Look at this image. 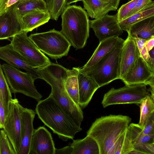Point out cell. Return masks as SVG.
Segmentation results:
<instances>
[{"label": "cell", "mask_w": 154, "mask_h": 154, "mask_svg": "<svg viewBox=\"0 0 154 154\" xmlns=\"http://www.w3.org/2000/svg\"><path fill=\"white\" fill-rule=\"evenodd\" d=\"M126 32L133 38L148 40L154 38V16L131 25Z\"/></svg>", "instance_id": "ffe728a7"}, {"label": "cell", "mask_w": 154, "mask_h": 154, "mask_svg": "<svg viewBox=\"0 0 154 154\" xmlns=\"http://www.w3.org/2000/svg\"><path fill=\"white\" fill-rule=\"evenodd\" d=\"M101 0L104 1V2H112L113 3H113H114V0Z\"/></svg>", "instance_id": "f6af8a7d"}, {"label": "cell", "mask_w": 154, "mask_h": 154, "mask_svg": "<svg viewBox=\"0 0 154 154\" xmlns=\"http://www.w3.org/2000/svg\"><path fill=\"white\" fill-rule=\"evenodd\" d=\"M133 39H134L135 41L137 46L140 51L144 46L147 40L138 38Z\"/></svg>", "instance_id": "f35d334b"}, {"label": "cell", "mask_w": 154, "mask_h": 154, "mask_svg": "<svg viewBox=\"0 0 154 154\" xmlns=\"http://www.w3.org/2000/svg\"><path fill=\"white\" fill-rule=\"evenodd\" d=\"M20 104L17 98L12 99L9 102L3 128L16 154H19L21 145Z\"/></svg>", "instance_id": "30bf717a"}, {"label": "cell", "mask_w": 154, "mask_h": 154, "mask_svg": "<svg viewBox=\"0 0 154 154\" xmlns=\"http://www.w3.org/2000/svg\"><path fill=\"white\" fill-rule=\"evenodd\" d=\"M82 0H66V2L67 6L69 5L70 4L79 1H82Z\"/></svg>", "instance_id": "7bdbcfd3"}, {"label": "cell", "mask_w": 154, "mask_h": 154, "mask_svg": "<svg viewBox=\"0 0 154 154\" xmlns=\"http://www.w3.org/2000/svg\"><path fill=\"white\" fill-rule=\"evenodd\" d=\"M22 0H19V1H22Z\"/></svg>", "instance_id": "bcb514c9"}, {"label": "cell", "mask_w": 154, "mask_h": 154, "mask_svg": "<svg viewBox=\"0 0 154 154\" xmlns=\"http://www.w3.org/2000/svg\"><path fill=\"white\" fill-rule=\"evenodd\" d=\"M125 40L120 38L113 49L94 65L79 71L94 79L99 87L120 79L121 52Z\"/></svg>", "instance_id": "5b68a950"}, {"label": "cell", "mask_w": 154, "mask_h": 154, "mask_svg": "<svg viewBox=\"0 0 154 154\" xmlns=\"http://www.w3.org/2000/svg\"><path fill=\"white\" fill-rule=\"evenodd\" d=\"M130 140L133 148L140 145L154 143V134L146 135L138 124L131 123L128 128Z\"/></svg>", "instance_id": "d4e9b609"}, {"label": "cell", "mask_w": 154, "mask_h": 154, "mask_svg": "<svg viewBox=\"0 0 154 154\" xmlns=\"http://www.w3.org/2000/svg\"><path fill=\"white\" fill-rule=\"evenodd\" d=\"M154 38L147 40L145 46L147 51H149L154 48Z\"/></svg>", "instance_id": "ab89813d"}, {"label": "cell", "mask_w": 154, "mask_h": 154, "mask_svg": "<svg viewBox=\"0 0 154 154\" xmlns=\"http://www.w3.org/2000/svg\"><path fill=\"white\" fill-rule=\"evenodd\" d=\"M78 81L79 105L82 109H84L88 106L94 93L100 87L94 79L79 71Z\"/></svg>", "instance_id": "ac0fdd59"}, {"label": "cell", "mask_w": 154, "mask_h": 154, "mask_svg": "<svg viewBox=\"0 0 154 154\" xmlns=\"http://www.w3.org/2000/svg\"><path fill=\"white\" fill-rule=\"evenodd\" d=\"M37 70L41 79L51 86L50 94L75 124L81 127L84 118L83 112L79 105L69 96L64 86L68 69L60 64L51 63L42 68H37Z\"/></svg>", "instance_id": "6da1fadb"}, {"label": "cell", "mask_w": 154, "mask_h": 154, "mask_svg": "<svg viewBox=\"0 0 154 154\" xmlns=\"http://www.w3.org/2000/svg\"><path fill=\"white\" fill-rule=\"evenodd\" d=\"M61 17L60 31L76 50L84 48L89 37V20L87 12L80 6L69 5Z\"/></svg>", "instance_id": "277c9868"}, {"label": "cell", "mask_w": 154, "mask_h": 154, "mask_svg": "<svg viewBox=\"0 0 154 154\" xmlns=\"http://www.w3.org/2000/svg\"><path fill=\"white\" fill-rule=\"evenodd\" d=\"M131 119L122 115H110L97 118L87 132L98 145L100 154H112L115 143L127 129Z\"/></svg>", "instance_id": "3957f363"}, {"label": "cell", "mask_w": 154, "mask_h": 154, "mask_svg": "<svg viewBox=\"0 0 154 154\" xmlns=\"http://www.w3.org/2000/svg\"><path fill=\"white\" fill-rule=\"evenodd\" d=\"M47 9L51 19L57 21L67 6L66 0H46Z\"/></svg>", "instance_id": "4dcf8cb0"}, {"label": "cell", "mask_w": 154, "mask_h": 154, "mask_svg": "<svg viewBox=\"0 0 154 154\" xmlns=\"http://www.w3.org/2000/svg\"><path fill=\"white\" fill-rule=\"evenodd\" d=\"M56 148L51 133L44 126L34 129L29 154H55Z\"/></svg>", "instance_id": "4fadbf2b"}, {"label": "cell", "mask_w": 154, "mask_h": 154, "mask_svg": "<svg viewBox=\"0 0 154 154\" xmlns=\"http://www.w3.org/2000/svg\"><path fill=\"white\" fill-rule=\"evenodd\" d=\"M142 128L143 131L145 134H154V113L149 118Z\"/></svg>", "instance_id": "836d02e7"}, {"label": "cell", "mask_w": 154, "mask_h": 154, "mask_svg": "<svg viewBox=\"0 0 154 154\" xmlns=\"http://www.w3.org/2000/svg\"><path fill=\"white\" fill-rule=\"evenodd\" d=\"M27 32L23 30L13 37L11 43L14 49L34 68H42L51 63L27 36Z\"/></svg>", "instance_id": "9c48e42d"}, {"label": "cell", "mask_w": 154, "mask_h": 154, "mask_svg": "<svg viewBox=\"0 0 154 154\" xmlns=\"http://www.w3.org/2000/svg\"><path fill=\"white\" fill-rule=\"evenodd\" d=\"M29 37L40 51L53 59L67 56L71 46L61 32L54 29L32 34Z\"/></svg>", "instance_id": "8992f818"}, {"label": "cell", "mask_w": 154, "mask_h": 154, "mask_svg": "<svg viewBox=\"0 0 154 154\" xmlns=\"http://www.w3.org/2000/svg\"><path fill=\"white\" fill-rule=\"evenodd\" d=\"M149 57L147 63L154 69V48H153L148 51Z\"/></svg>", "instance_id": "74e56055"}, {"label": "cell", "mask_w": 154, "mask_h": 154, "mask_svg": "<svg viewBox=\"0 0 154 154\" xmlns=\"http://www.w3.org/2000/svg\"><path fill=\"white\" fill-rule=\"evenodd\" d=\"M132 150L133 147L127 129L115 143L112 154H129Z\"/></svg>", "instance_id": "f546056e"}, {"label": "cell", "mask_w": 154, "mask_h": 154, "mask_svg": "<svg viewBox=\"0 0 154 154\" xmlns=\"http://www.w3.org/2000/svg\"><path fill=\"white\" fill-rule=\"evenodd\" d=\"M79 67L68 69L64 81V86L68 94L74 102L79 105V95L78 75Z\"/></svg>", "instance_id": "484cf974"}, {"label": "cell", "mask_w": 154, "mask_h": 154, "mask_svg": "<svg viewBox=\"0 0 154 154\" xmlns=\"http://www.w3.org/2000/svg\"><path fill=\"white\" fill-rule=\"evenodd\" d=\"M8 0H0V14L5 11Z\"/></svg>", "instance_id": "60d3db41"}, {"label": "cell", "mask_w": 154, "mask_h": 154, "mask_svg": "<svg viewBox=\"0 0 154 154\" xmlns=\"http://www.w3.org/2000/svg\"><path fill=\"white\" fill-rule=\"evenodd\" d=\"M120 0H114L113 6L117 10L119 5Z\"/></svg>", "instance_id": "ee69618b"}, {"label": "cell", "mask_w": 154, "mask_h": 154, "mask_svg": "<svg viewBox=\"0 0 154 154\" xmlns=\"http://www.w3.org/2000/svg\"><path fill=\"white\" fill-rule=\"evenodd\" d=\"M90 28H92L99 42L114 37H119L123 33L116 14H107L102 17L89 20Z\"/></svg>", "instance_id": "7c38bea8"}, {"label": "cell", "mask_w": 154, "mask_h": 154, "mask_svg": "<svg viewBox=\"0 0 154 154\" xmlns=\"http://www.w3.org/2000/svg\"><path fill=\"white\" fill-rule=\"evenodd\" d=\"M6 115L0 96V128L3 129Z\"/></svg>", "instance_id": "d590c367"}, {"label": "cell", "mask_w": 154, "mask_h": 154, "mask_svg": "<svg viewBox=\"0 0 154 154\" xmlns=\"http://www.w3.org/2000/svg\"><path fill=\"white\" fill-rule=\"evenodd\" d=\"M120 38L114 37L100 42L91 57L82 68H88L96 64L113 49Z\"/></svg>", "instance_id": "7402d4cb"}, {"label": "cell", "mask_w": 154, "mask_h": 154, "mask_svg": "<svg viewBox=\"0 0 154 154\" xmlns=\"http://www.w3.org/2000/svg\"><path fill=\"white\" fill-rule=\"evenodd\" d=\"M70 146L72 148L71 154H100L97 142L89 135L83 139L73 140Z\"/></svg>", "instance_id": "603a6c76"}, {"label": "cell", "mask_w": 154, "mask_h": 154, "mask_svg": "<svg viewBox=\"0 0 154 154\" xmlns=\"http://www.w3.org/2000/svg\"><path fill=\"white\" fill-rule=\"evenodd\" d=\"M138 0H131L123 5L118 10L116 16L119 22L127 18L129 12L135 7Z\"/></svg>", "instance_id": "d6a6232c"}, {"label": "cell", "mask_w": 154, "mask_h": 154, "mask_svg": "<svg viewBox=\"0 0 154 154\" xmlns=\"http://www.w3.org/2000/svg\"><path fill=\"white\" fill-rule=\"evenodd\" d=\"M23 31L21 18L13 6L0 14V40L13 38Z\"/></svg>", "instance_id": "9a60e30c"}, {"label": "cell", "mask_w": 154, "mask_h": 154, "mask_svg": "<svg viewBox=\"0 0 154 154\" xmlns=\"http://www.w3.org/2000/svg\"><path fill=\"white\" fill-rule=\"evenodd\" d=\"M154 99L150 94L147 95L140 104V116L139 123L143 127L149 118L154 113Z\"/></svg>", "instance_id": "f1b7e54d"}, {"label": "cell", "mask_w": 154, "mask_h": 154, "mask_svg": "<svg viewBox=\"0 0 154 154\" xmlns=\"http://www.w3.org/2000/svg\"><path fill=\"white\" fill-rule=\"evenodd\" d=\"M154 16V1H152L146 6L135 14L119 22L123 31H127L132 25Z\"/></svg>", "instance_id": "cb8c5ba5"}, {"label": "cell", "mask_w": 154, "mask_h": 154, "mask_svg": "<svg viewBox=\"0 0 154 154\" xmlns=\"http://www.w3.org/2000/svg\"><path fill=\"white\" fill-rule=\"evenodd\" d=\"M2 67L11 93H21L38 101L41 100L42 96L37 90L35 80L31 75L8 64H3Z\"/></svg>", "instance_id": "52a82bcc"}, {"label": "cell", "mask_w": 154, "mask_h": 154, "mask_svg": "<svg viewBox=\"0 0 154 154\" xmlns=\"http://www.w3.org/2000/svg\"><path fill=\"white\" fill-rule=\"evenodd\" d=\"M21 145L19 154H29L31 140L34 129L33 122L35 112L20 105Z\"/></svg>", "instance_id": "5bb4252c"}, {"label": "cell", "mask_w": 154, "mask_h": 154, "mask_svg": "<svg viewBox=\"0 0 154 154\" xmlns=\"http://www.w3.org/2000/svg\"><path fill=\"white\" fill-rule=\"evenodd\" d=\"M50 19L51 15L47 9L34 10L21 18L23 30L28 32L48 22Z\"/></svg>", "instance_id": "d6986e66"}, {"label": "cell", "mask_w": 154, "mask_h": 154, "mask_svg": "<svg viewBox=\"0 0 154 154\" xmlns=\"http://www.w3.org/2000/svg\"><path fill=\"white\" fill-rule=\"evenodd\" d=\"M72 148L70 145L61 149L56 148L55 154H71Z\"/></svg>", "instance_id": "8d00e7d4"}, {"label": "cell", "mask_w": 154, "mask_h": 154, "mask_svg": "<svg viewBox=\"0 0 154 154\" xmlns=\"http://www.w3.org/2000/svg\"><path fill=\"white\" fill-rule=\"evenodd\" d=\"M0 96L6 116L9 102L12 99L11 92L3 73L0 63Z\"/></svg>", "instance_id": "83f0119b"}, {"label": "cell", "mask_w": 154, "mask_h": 154, "mask_svg": "<svg viewBox=\"0 0 154 154\" xmlns=\"http://www.w3.org/2000/svg\"><path fill=\"white\" fill-rule=\"evenodd\" d=\"M152 1V0H138L134 8L129 13L127 18L143 8Z\"/></svg>", "instance_id": "e575fe53"}, {"label": "cell", "mask_w": 154, "mask_h": 154, "mask_svg": "<svg viewBox=\"0 0 154 154\" xmlns=\"http://www.w3.org/2000/svg\"><path fill=\"white\" fill-rule=\"evenodd\" d=\"M121 80L126 85L144 84L153 89L154 69L140 56L134 66Z\"/></svg>", "instance_id": "8fae6325"}, {"label": "cell", "mask_w": 154, "mask_h": 154, "mask_svg": "<svg viewBox=\"0 0 154 154\" xmlns=\"http://www.w3.org/2000/svg\"><path fill=\"white\" fill-rule=\"evenodd\" d=\"M17 14L21 18L25 14L37 9H47L44 0L19 1L13 5Z\"/></svg>", "instance_id": "4316f807"}, {"label": "cell", "mask_w": 154, "mask_h": 154, "mask_svg": "<svg viewBox=\"0 0 154 154\" xmlns=\"http://www.w3.org/2000/svg\"><path fill=\"white\" fill-rule=\"evenodd\" d=\"M149 94L144 84L125 85L118 89L111 88L104 94L102 104L104 108L114 104H140Z\"/></svg>", "instance_id": "ba28073f"}, {"label": "cell", "mask_w": 154, "mask_h": 154, "mask_svg": "<svg viewBox=\"0 0 154 154\" xmlns=\"http://www.w3.org/2000/svg\"><path fill=\"white\" fill-rule=\"evenodd\" d=\"M19 0H8L5 10L12 7Z\"/></svg>", "instance_id": "b9f144b4"}, {"label": "cell", "mask_w": 154, "mask_h": 154, "mask_svg": "<svg viewBox=\"0 0 154 154\" xmlns=\"http://www.w3.org/2000/svg\"><path fill=\"white\" fill-rule=\"evenodd\" d=\"M84 9L89 16L97 19L107 14L111 11L117 9L112 2H106L101 0H82Z\"/></svg>", "instance_id": "44dd1931"}, {"label": "cell", "mask_w": 154, "mask_h": 154, "mask_svg": "<svg viewBox=\"0 0 154 154\" xmlns=\"http://www.w3.org/2000/svg\"><path fill=\"white\" fill-rule=\"evenodd\" d=\"M140 56V51L135 41L128 36L124 41L121 52L120 79L134 66Z\"/></svg>", "instance_id": "e0dca14e"}, {"label": "cell", "mask_w": 154, "mask_h": 154, "mask_svg": "<svg viewBox=\"0 0 154 154\" xmlns=\"http://www.w3.org/2000/svg\"><path fill=\"white\" fill-rule=\"evenodd\" d=\"M35 112L43 123L64 141L72 140L82 129L51 94L45 99L38 101Z\"/></svg>", "instance_id": "7a4b0ae2"}, {"label": "cell", "mask_w": 154, "mask_h": 154, "mask_svg": "<svg viewBox=\"0 0 154 154\" xmlns=\"http://www.w3.org/2000/svg\"><path fill=\"white\" fill-rule=\"evenodd\" d=\"M0 154H16L4 129L0 130Z\"/></svg>", "instance_id": "1f68e13d"}, {"label": "cell", "mask_w": 154, "mask_h": 154, "mask_svg": "<svg viewBox=\"0 0 154 154\" xmlns=\"http://www.w3.org/2000/svg\"><path fill=\"white\" fill-rule=\"evenodd\" d=\"M0 59L11 66L25 70L35 80L38 79H41L37 68L33 67L25 58L16 51L11 43L0 47Z\"/></svg>", "instance_id": "2e32d148"}]
</instances>
